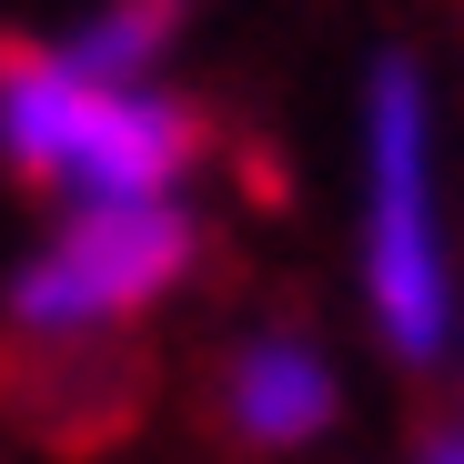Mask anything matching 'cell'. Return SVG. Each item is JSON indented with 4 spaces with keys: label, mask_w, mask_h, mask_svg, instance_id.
Returning <instances> with one entry per match:
<instances>
[{
    "label": "cell",
    "mask_w": 464,
    "mask_h": 464,
    "mask_svg": "<svg viewBox=\"0 0 464 464\" xmlns=\"http://www.w3.org/2000/svg\"><path fill=\"white\" fill-rule=\"evenodd\" d=\"M61 41L82 51L92 71L172 82V71H182V41H192V11H182V0H92V11L61 21Z\"/></svg>",
    "instance_id": "5b68a950"
},
{
    "label": "cell",
    "mask_w": 464,
    "mask_h": 464,
    "mask_svg": "<svg viewBox=\"0 0 464 464\" xmlns=\"http://www.w3.org/2000/svg\"><path fill=\"white\" fill-rule=\"evenodd\" d=\"M404 464H464V444H454V434L434 424V434H414V454H404Z\"/></svg>",
    "instance_id": "52a82bcc"
},
{
    "label": "cell",
    "mask_w": 464,
    "mask_h": 464,
    "mask_svg": "<svg viewBox=\"0 0 464 464\" xmlns=\"http://www.w3.org/2000/svg\"><path fill=\"white\" fill-rule=\"evenodd\" d=\"M343 263L373 353L404 373H444L464 334V232H454V162H444V82L404 41H383L353 82Z\"/></svg>",
    "instance_id": "6da1fadb"
},
{
    "label": "cell",
    "mask_w": 464,
    "mask_h": 464,
    "mask_svg": "<svg viewBox=\"0 0 464 464\" xmlns=\"http://www.w3.org/2000/svg\"><path fill=\"white\" fill-rule=\"evenodd\" d=\"M353 414V373L314 324H243L212 363V424L253 464H303L324 454Z\"/></svg>",
    "instance_id": "277c9868"
},
{
    "label": "cell",
    "mask_w": 464,
    "mask_h": 464,
    "mask_svg": "<svg viewBox=\"0 0 464 464\" xmlns=\"http://www.w3.org/2000/svg\"><path fill=\"white\" fill-rule=\"evenodd\" d=\"M444 434L464 444V334H454V353H444Z\"/></svg>",
    "instance_id": "8992f818"
},
{
    "label": "cell",
    "mask_w": 464,
    "mask_h": 464,
    "mask_svg": "<svg viewBox=\"0 0 464 464\" xmlns=\"http://www.w3.org/2000/svg\"><path fill=\"white\" fill-rule=\"evenodd\" d=\"M212 111L182 82L92 71L61 31L0 41V182L41 212L92 202H202Z\"/></svg>",
    "instance_id": "7a4b0ae2"
},
{
    "label": "cell",
    "mask_w": 464,
    "mask_h": 464,
    "mask_svg": "<svg viewBox=\"0 0 464 464\" xmlns=\"http://www.w3.org/2000/svg\"><path fill=\"white\" fill-rule=\"evenodd\" d=\"M212 263L202 202H92L41 212V232L0 263V334L31 363H102L151 334Z\"/></svg>",
    "instance_id": "3957f363"
}]
</instances>
